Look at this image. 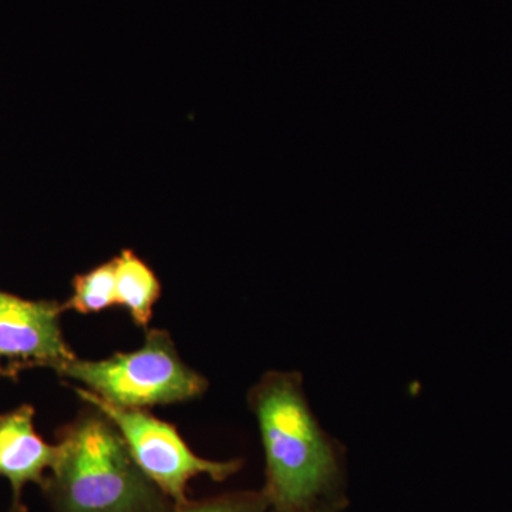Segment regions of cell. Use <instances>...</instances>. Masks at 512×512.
<instances>
[{
    "label": "cell",
    "instance_id": "obj_5",
    "mask_svg": "<svg viewBox=\"0 0 512 512\" xmlns=\"http://www.w3.org/2000/svg\"><path fill=\"white\" fill-rule=\"evenodd\" d=\"M63 305L0 291V376L16 379L35 367L59 373L76 355L63 338Z\"/></svg>",
    "mask_w": 512,
    "mask_h": 512
},
{
    "label": "cell",
    "instance_id": "obj_7",
    "mask_svg": "<svg viewBox=\"0 0 512 512\" xmlns=\"http://www.w3.org/2000/svg\"><path fill=\"white\" fill-rule=\"evenodd\" d=\"M113 261L116 265L117 305L127 309L136 325L146 328L160 298V281L150 266L130 249L121 251Z\"/></svg>",
    "mask_w": 512,
    "mask_h": 512
},
{
    "label": "cell",
    "instance_id": "obj_4",
    "mask_svg": "<svg viewBox=\"0 0 512 512\" xmlns=\"http://www.w3.org/2000/svg\"><path fill=\"white\" fill-rule=\"evenodd\" d=\"M76 393L111 421L137 466L174 507L190 501L187 488L194 478L207 476L221 483L241 470V460L215 461L198 456L171 424L144 410L113 406L82 387H77Z\"/></svg>",
    "mask_w": 512,
    "mask_h": 512
},
{
    "label": "cell",
    "instance_id": "obj_6",
    "mask_svg": "<svg viewBox=\"0 0 512 512\" xmlns=\"http://www.w3.org/2000/svg\"><path fill=\"white\" fill-rule=\"evenodd\" d=\"M57 457L59 446L37 434L32 406L0 414V480L12 488V512H25L23 491L29 484L42 488Z\"/></svg>",
    "mask_w": 512,
    "mask_h": 512
},
{
    "label": "cell",
    "instance_id": "obj_8",
    "mask_svg": "<svg viewBox=\"0 0 512 512\" xmlns=\"http://www.w3.org/2000/svg\"><path fill=\"white\" fill-rule=\"evenodd\" d=\"M117 305L116 265L113 259L92 271L77 275L73 281L72 298L63 305V311L97 313Z\"/></svg>",
    "mask_w": 512,
    "mask_h": 512
},
{
    "label": "cell",
    "instance_id": "obj_3",
    "mask_svg": "<svg viewBox=\"0 0 512 512\" xmlns=\"http://www.w3.org/2000/svg\"><path fill=\"white\" fill-rule=\"evenodd\" d=\"M57 375L80 384L103 402L124 409L188 402L207 390V380L178 355L170 333L150 330L134 352L103 360L74 359Z\"/></svg>",
    "mask_w": 512,
    "mask_h": 512
},
{
    "label": "cell",
    "instance_id": "obj_10",
    "mask_svg": "<svg viewBox=\"0 0 512 512\" xmlns=\"http://www.w3.org/2000/svg\"><path fill=\"white\" fill-rule=\"evenodd\" d=\"M289 512H336L335 508L328 503H320L318 505H313V507L305 508V510L298 511H289Z\"/></svg>",
    "mask_w": 512,
    "mask_h": 512
},
{
    "label": "cell",
    "instance_id": "obj_9",
    "mask_svg": "<svg viewBox=\"0 0 512 512\" xmlns=\"http://www.w3.org/2000/svg\"><path fill=\"white\" fill-rule=\"evenodd\" d=\"M171 512H275L262 491H238L201 501H188Z\"/></svg>",
    "mask_w": 512,
    "mask_h": 512
},
{
    "label": "cell",
    "instance_id": "obj_2",
    "mask_svg": "<svg viewBox=\"0 0 512 512\" xmlns=\"http://www.w3.org/2000/svg\"><path fill=\"white\" fill-rule=\"evenodd\" d=\"M59 457L42 491L52 512H171L119 431L90 406L57 433Z\"/></svg>",
    "mask_w": 512,
    "mask_h": 512
},
{
    "label": "cell",
    "instance_id": "obj_1",
    "mask_svg": "<svg viewBox=\"0 0 512 512\" xmlns=\"http://www.w3.org/2000/svg\"><path fill=\"white\" fill-rule=\"evenodd\" d=\"M265 454L264 493L275 512L325 503L339 477L335 444L313 414L302 377L265 373L249 393Z\"/></svg>",
    "mask_w": 512,
    "mask_h": 512
}]
</instances>
